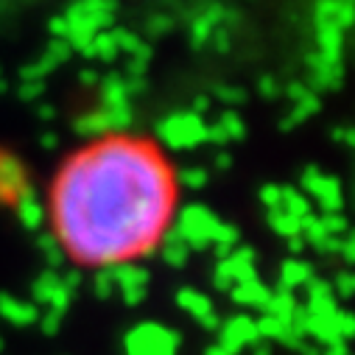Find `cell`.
<instances>
[{
  "mask_svg": "<svg viewBox=\"0 0 355 355\" xmlns=\"http://www.w3.org/2000/svg\"><path fill=\"white\" fill-rule=\"evenodd\" d=\"M173 333L157 324H146L129 336V355H173Z\"/></svg>",
  "mask_w": 355,
  "mask_h": 355,
  "instance_id": "cell-2",
  "label": "cell"
},
{
  "mask_svg": "<svg viewBox=\"0 0 355 355\" xmlns=\"http://www.w3.org/2000/svg\"><path fill=\"white\" fill-rule=\"evenodd\" d=\"M45 218L62 257L115 272L157 254L180 218V171L143 132L110 129L73 148L53 171Z\"/></svg>",
  "mask_w": 355,
  "mask_h": 355,
  "instance_id": "cell-1",
  "label": "cell"
},
{
  "mask_svg": "<svg viewBox=\"0 0 355 355\" xmlns=\"http://www.w3.org/2000/svg\"><path fill=\"white\" fill-rule=\"evenodd\" d=\"M26 171L20 168V159L9 151H0V199L17 205L26 196Z\"/></svg>",
  "mask_w": 355,
  "mask_h": 355,
  "instance_id": "cell-3",
  "label": "cell"
}]
</instances>
